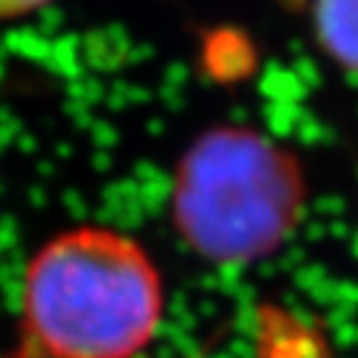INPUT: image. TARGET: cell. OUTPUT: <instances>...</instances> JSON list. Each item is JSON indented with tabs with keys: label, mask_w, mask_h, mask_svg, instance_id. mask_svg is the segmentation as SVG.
Listing matches in <instances>:
<instances>
[{
	"label": "cell",
	"mask_w": 358,
	"mask_h": 358,
	"mask_svg": "<svg viewBox=\"0 0 358 358\" xmlns=\"http://www.w3.org/2000/svg\"><path fill=\"white\" fill-rule=\"evenodd\" d=\"M162 308L154 260L115 229L64 231L24 271V343L51 358H136L159 329Z\"/></svg>",
	"instance_id": "1"
},
{
	"label": "cell",
	"mask_w": 358,
	"mask_h": 358,
	"mask_svg": "<svg viewBox=\"0 0 358 358\" xmlns=\"http://www.w3.org/2000/svg\"><path fill=\"white\" fill-rule=\"evenodd\" d=\"M306 199V173L287 146L255 128L215 125L178 159L170 220L207 263L250 266L292 236Z\"/></svg>",
	"instance_id": "2"
},
{
	"label": "cell",
	"mask_w": 358,
	"mask_h": 358,
	"mask_svg": "<svg viewBox=\"0 0 358 358\" xmlns=\"http://www.w3.org/2000/svg\"><path fill=\"white\" fill-rule=\"evenodd\" d=\"M313 32L334 64L358 75V0H313Z\"/></svg>",
	"instance_id": "3"
},
{
	"label": "cell",
	"mask_w": 358,
	"mask_h": 358,
	"mask_svg": "<svg viewBox=\"0 0 358 358\" xmlns=\"http://www.w3.org/2000/svg\"><path fill=\"white\" fill-rule=\"evenodd\" d=\"M48 3H51V0H0V22L29 16V13L45 8Z\"/></svg>",
	"instance_id": "4"
},
{
	"label": "cell",
	"mask_w": 358,
	"mask_h": 358,
	"mask_svg": "<svg viewBox=\"0 0 358 358\" xmlns=\"http://www.w3.org/2000/svg\"><path fill=\"white\" fill-rule=\"evenodd\" d=\"M8 358H51V356H45V353H40L38 348L22 343V348H19V350H16L13 356H8Z\"/></svg>",
	"instance_id": "5"
}]
</instances>
